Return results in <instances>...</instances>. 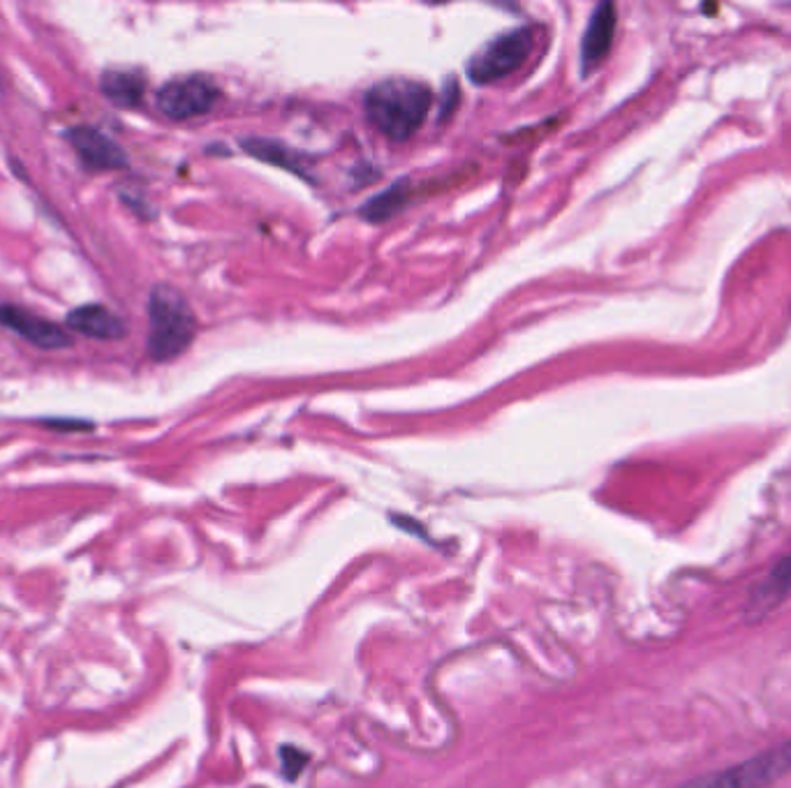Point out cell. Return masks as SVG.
I'll return each mask as SVG.
<instances>
[{"mask_svg": "<svg viewBox=\"0 0 791 788\" xmlns=\"http://www.w3.org/2000/svg\"><path fill=\"white\" fill-rule=\"evenodd\" d=\"M430 91L415 79H387L375 84L364 100L366 116L377 132L394 142H407L430 112Z\"/></svg>", "mask_w": 791, "mask_h": 788, "instance_id": "1", "label": "cell"}, {"mask_svg": "<svg viewBox=\"0 0 791 788\" xmlns=\"http://www.w3.org/2000/svg\"><path fill=\"white\" fill-rule=\"evenodd\" d=\"M197 317L172 285H155L149 294L146 351L153 361H172L195 340Z\"/></svg>", "mask_w": 791, "mask_h": 788, "instance_id": "2", "label": "cell"}, {"mask_svg": "<svg viewBox=\"0 0 791 788\" xmlns=\"http://www.w3.org/2000/svg\"><path fill=\"white\" fill-rule=\"evenodd\" d=\"M791 772V740H784L731 768L706 772L676 788H769Z\"/></svg>", "mask_w": 791, "mask_h": 788, "instance_id": "3", "label": "cell"}, {"mask_svg": "<svg viewBox=\"0 0 791 788\" xmlns=\"http://www.w3.org/2000/svg\"><path fill=\"white\" fill-rule=\"evenodd\" d=\"M535 38L533 31L528 29H516L509 33H503L490 44H486L473 63L468 65L470 79L475 84H490V81H498L511 72L521 68L530 51H533Z\"/></svg>", "mask_w": 791, "mask_h": 788, "instance_id": "4", "label": "cell"}, {"mask_svg": "<svg viewBox=\"0 0 791 788\" xmlns=\"http://www.w3.org/2000/svg\"><path fill=\"white\" fill-rule=\"evenodd\" d=\"M221 91L215 89L211 79L202 74H187L168 81L165 86L158 91V109L172 121H187L195 116L209 114L215 106Z\"/></svg>", "mask_w": 791, "mask_h": 788, "instance_id": "5", "label": "cell"}, {"mask_svg": "<svg viewBox=\"0 0 791 788\" xmlns=\"http://www.w3.org/2000/svg\"><path fill=\"white\" fill-rule=\"evenodd\" d=\"M65 140L74 149L77 157L84 162V167L91 172H114L128 167L125 151L95 127L77 125L65 130Z\"/></svg>", "mask_w": 791, "mask_h": 788, "instance_id": "6", "label": "cell"}, {"mask_svg": "<svg viewBox=\"0 0 791 788\" xmlns=\"http://www.w3.org/2000/svg\"><path fill=\"white\" fill-rule=\"evenodd\" d=\"M0 324H3L6 329L14 331L19 338L29 340L31 345L47 349V351L65 349L72 345V338L65 334V329H61L57 321H49L40 315H33L31 310L14 306V304L0 306Z\"/></svg>", "mask_w": 791, "mask_h": 788, "instance_id": "7", "label": "cell"}, {"mask_svg": "<svg viewBox=\"0 0 791 788\" xmlns=\"http://www.w3.org/2000/svg\"><path fill=\"white\" fill-rule=\"evenodd\" d=\"M791 594V553L784 555L773 569L771 574L763 579L750 594L746 617L748 622H759L780 608L787 596Z\"/></svg>", "mask_w": 791, "mask_h": 788, "instance_id": "8", "label": "cell"}, {"mask_svg": "<svg viewBox=\"0 0 791 788\" xmlns=\"http://www.w3.org/2000/svg\"><path fill=\"white\" fill-rule=\"evenodd\" d=\"M65 321L74 334L95 340H121L128 334L125 321L100 304H87L70 310Z\"/></svg>", "mask_w": 791, "mask_h": 788, "instance_id": "9", "label": "cell"}, {"mask_svg": "<svg viewBox=\"0 0 791 788\" xmlns=\"http://www.w3.org/2000/svg\"><path fill=\"white\" fill-rule=\"evenodd\" d=\"M616 23H618V17H616V8L611 3H602L599 8H595V12L588 21L586 35H584V44H581V63H584L586 74L595 65L605 61V57L613 44Z\"/></svg>", "mask_w": 791, "mask_h": 788, "instance_id": "10", "label": "cell"}, {"mask_svg": "<svg viewBox=\"0 0 791 788\" xmlns=\"http://www.w3.org/2000/svg\"><path fill=\"white\" fill-rule=\"evenodd\" d=\"M100 91L116 106H140L146 93V76L130 68L104 70L100 76Z\"/></svg>", "mask_w": 791, "mask_h": 788, "instance_id": "11", "label": "cell"}, {"mask_svg": "<svg viewBox=\"0 0 791 788\" xmlns=\"http://www.w3.org/2000/svg\"><path fill=\"white\" fill-rule=\"evenodd\" d=\"M407 202V187L405 183H396L394 187L385 190V193L373 197L366 206H364V217H368V221L373 223H382V221H387V217H392L394 213H398Z\"/></svg>", "mask_w": 791, "mask_h": 788, "instance_id": "12", "label": "cell"}, {"mask_svg": "<svg viewBox=\"0 0 791 788\" xmlns=\"http://www.w3.org/2000/svg\"><path fill=\"white\" fill-rule=\"evenodd\" d=\"M281 756H283V772H287V777H290V770H294V775H296L306 764V754L296 751L294 747H283Z\"/></svg>", "mask_w": 791, "mask_h": 788, "instance_id": "13", "label": "cell"}, {"mask_svg": "<svg viewBox=\"0 0 791 788\" xmlns=\"http://www.w3.org/2000/svg\"><path fill=\"white\" fill-rule=\"evenodd\" d=\"M51 428H63V430H93V423L89 421H74V419H44Z\"/></svg>", "mask_w": 791, "mask_h": 788, "instance_id": "14", "label": "cell"}]
</instances>
